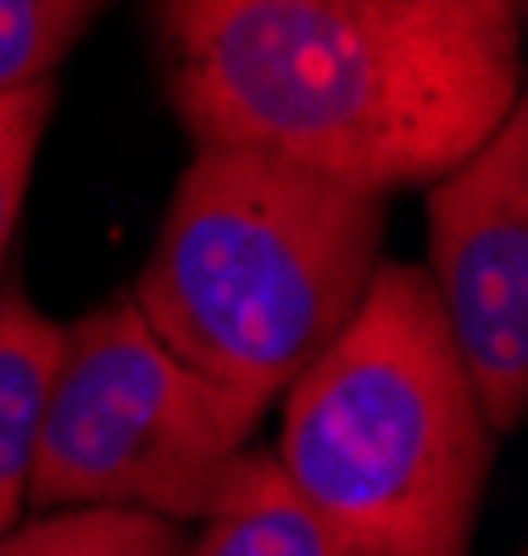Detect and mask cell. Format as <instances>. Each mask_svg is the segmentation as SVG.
Masks as SVG:
<instances>
[{
  "instance_id": "9",
  "label": "cell",
  "mask_w": 528,
  "mask_h": 556,
  "mask_svg": "<svg viewBox=\"0 0 528 556\" xmlns=\"http://www.w3.org/2000/svg\"><path fill=\"white\" fill-rule=\"evenodd\" d=\"M101 12L106 0H0V96L56 78L62 56Z\"/></svg>"
},
{
  "instance_id": "1",
  "label": "cell",
  "mask_w": 528,
  "mask_h": 556,
  "mask_svg": "<svg viewBox=\"0 0 528 556\" xmlns=\"http://www.w3.org/2000/svg\"><path fill=\"white\" fill-rule=\"evenodd\" d=\"M156 56L189 146L378 201L445 178L523 101V23L451 0H156Z\"/></svg>"
},
{
  "instance_id": "6",
  "label": "cell",
  "mask_w": 528,
  "mask_h": 556,
  "mask_svg": "<svg viewBox=\"0 0 528 556\" xmlns=\"http://www.w3.org/2000/svg\"><path fill=\"white\" fill-rule=\"evenodd\" d=\"M184 556H356L312 506L284 484L273 451L251 445L234 456L212 513L196 523Z\"/></svg>"
},
{
  "instance_id": "4",
  "label": "cell",
  "mask_w": 528,
  "mask_h": 556,
  "mask_svg": "<svg viewBox=\"0 0 528 556\" xmlns=\"http://www.w3.org/2000/svg\"><path fill=\"white\" fill-rule=\"evenodd\" d=\"M267 406L184 367L112 295L62 329L34 445L28 506H123L178 529L201 523L239 451H251Z\"/></svg>"
},
{
  "instance_id": "2",
  "label": "cell",
  "mask_w": 528,
  "mask_h": 556,
  "mask_svg": "<svg viewBox=\"0 0 528 556\" xmlns=\"http://www.w3.org/2000/svg\"><path fill=\"white\" fill-rule=\"evenodd\" d=\"M278 401L284 484L356 556H473L495 434L417 262H378Z\"/></svg>"
},
{
  "instance_id": "11",
  "label": "cell",
  "mask_w": 528,
  "mask_h": 556,
  "mask_svg": "<svg viewBox=\"0 0 528 556\" xmlns=\"http://www.w3.org/2000/svg\"><path fill=\"white\" fill-rule=\"evenodd\" d=\"M451 7H473V12H490V17L523 23V0H451Z\"/></svg>"
},
{
  "instance_id": "3",
  "label": "cell",
  "mask_w": 528,
  "mask_h": 556,
  "mask_svg": "<svg viewBox=\"0 0 528 556\" xmlns=\"http://www.w3.org/2000/svg\"><path fill=\"white\" fill-rule=\"evenodd\" d=\"M378 262V195L196 146L128 301L184 367L273 406L351 323Z\"/></svg>"
},
{
  "instance_id": "5",
  "label": "cell",
  "mask_w": 528,
  "mask_h": 556,
  "mask_svg": "<svg viewBox=\"0 0 528 556\" xmlns=\"http://www.w3.org/2000/svg\"><path fill=\"white\" fill-rule=\"evenodd\" d=\"M428 290L495 440L528 417V101L428 184Z\"/></svg>"
},
{
  "instance_id": "7",
  "label": "cell",
  "mask_w": 528,
  "mask_h": 556,
  "mask_svg": "<svg viewBox=\"0 0 528 556\" xmlns=\"http://www.w3.org/2000/svg\"><path fill=\"white\" fill-rule=\"evenodd\" d=\"M62 356V323H51L23 285L0 290V534L17 529L34 479L39 417Z\"/></svg>"
},
{
  "instance_id": "8",
  "label": "cell",
  "mask_w": 528,
  "mask_h": 556,
  "mask_svg": "<svg viewBox=\"0 0 528 556\" xmlns=\"http://www.w3.org/2000/svg\"><path fill=\"white\" fill-rule=\"evenodd\" d=\"M189 534L151 513L123 506H67L34 513L28 523L0 534V556H184Z\"/></svg>"
},
{
  "instance_id": "10",
  "label": "cell",
  "mask_w": 528,
  "mask_h": 556,
  "mask_svg": "<svg viewBox=\"0 0 528 556\" xmlns=\"http://www.w3.org/2000/svg\"><path fill=\"white\" fill-rule=\"evenodd\" d=\"M51 117H56V78H39L0 96V273H7V256L17 240V217L28 201L39 146L51 134Z\"/></svg>"
}]
</instances>
